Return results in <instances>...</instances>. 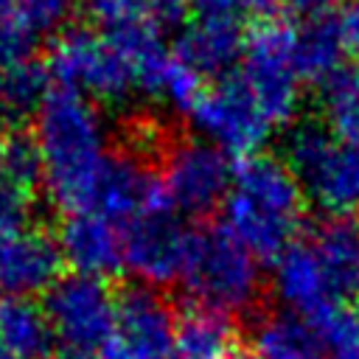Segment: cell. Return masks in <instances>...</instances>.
<instances>
[{
  "label": "cell",
  "instance_id": "cell-17",
  "mask_svg": "<svg viewBox=\"0 0 359 359\" xmlns=\"http://www.w3.org/2000/svg\"><path fill=\"white\" fill-rule=\"evenodd\" d=\"M45 309L25 297H0V348L17 359H45L53 345Z\"/></svg>",
  "mask_w": 359,
  "mask_h": 359
},
{
  "label": "cell",
  "instance_id": "cell-26",
  "mask_svg": "<svg viewBox=\"0 0 359 359\" xmlns=\"http://www.w3.org/2000/svg\"><path fill=\"white\" fill-rule=\"evenodd\" d=\"M280 6H286V0H194L191 8L196 17L205 20H222L230 25L244 28L247 22H266V17H272Z\"/></svg>",
  "mask_w": 359,
  "mask_h": 359
},
{
  "label": "cell",
  "instance_id": "cell-30",
  "mask_svg": "<svg viewBox=\"0 0 359 359\" xmlns=\"http://www.w3.org/2000/svg\"><path fill=\"white\" fill-rule=\"evenodd\" d=\"M337 25H339V36L345 48L359 53V0H348L342 6V11L337 14Z\"/></svg>",
  "mask_w": 359,
  "mask_h": 359
},
{
  "label": "cell",
  "instance_id": "cell-36",
  "mask_svg": "<svg viewBox=\"0 0 359 359\" xmlns=\"http://www.w3.org/2000/svg\"><path fill=\"white\" fill-rule=\"evenodd\" d=\"M62 359H84V356H62Z\"/></svg>",
  "mask_w": 359,
  "mask_h": 359
},
{
  "label": "cell",
  "instance_id": "cell-7",
  "mask_svg": "<svg viewBox=\"0 0 359 359\" xmlns=\"http://www.w3.org/2000/svg\"><path fill=\"white\" fill-rule=\"evenodd\" d=\"M188 118L202 140L213 143L227 157L241 160L255 157L278 132L238 73H227L208 84Z\"/></svg>",
  "mask_w": 359,
  "mask_h": 359
},
{
  "label": "cell",
  "instance_id": "cell-6",
  "mask_svg": "<svg viewBox=\"0 0 359 359\" xmlns=\"http://www.w3.org/2000/svg\"><path fill=\"white\" fill-rule=\"evenodd\" d=\"M252 90L264 112L280 129L300 107V65L294 53V25L292 22H261L255 25L241 50L236 70Z\"/></svg>",
  "mask_w": 359,
  "mask_h": 359
},
{
  "label": "cell",
  "instance_id": "cell-35",
  "mask_svg": "<svg viewBox=\"0 0 359 359\" xmlns=\"http://www.w3.org/2000/svg\"><path fill=\"white\" fill-rule=\"evenodd\" d=\"M0 359H17V356H11L8 351H3V348H0Z\"/></svg>",
  "mask_w": 359,
  "mask_h": 359
},
{
  "label": "cell",
  "instance_id": "cell-19",
  "mask_svg": "<svg viewBox=\"0 0 359 359\" xmlns=\"http://www.w3.org/2000/svg\"><path fill=\"white\" fill-rule=\"evenodd\" d=\"M236 334L227 317L191 306L174 325L177 359H230L236 353Z\"/></svg>",
  "mask_w": 359,
  "mask_h": 359
},
{
  "label": "cell",
  "instance_id": "cell-20",
  "mask_svg": "<svg viewBox=\"0 0 359 359\" xmlns=\"http://www.w3.org/2000/svg\"><path fill=\"white\" fill-rule=\"evenodd\" d=\"M258 359H331L311 325L294 314H269L255 328Z\"/></svg>",
  "mask_w": 359,
  "mask_h": 359
},
{
  "label": "cell",
  "instance_id": "cell-23",
  "mask_svg": "<svg viewBox=\"0 0 359 359\" xmlns=\"http://www.w3.org/2000/svg\"><path fill=\"white\" fill-rule=\"evenodd\" d=\"M317 334L323 351L331 359H359V311L345 306H334L306 320Z\"/></svg>",
  "mask_w": 359,
  "mask_h": 359
},
{
  "label": "cell",
  "instance_id": "cell-32",
  "mask_svg": "<svg viewBox=\"0 0 359 359\" xmlns=\"http://www.w3.org/2000/svg\"><path fill=\"white\" fill-rule=\"evenodd\" d=\"M14 17V0H0V25Z\"/></svg>",
  "mask_w": 359,
  "mask_h": 359
},
{
  "label": "cell",
  "instance_id": "cell-4",
  "mask_svg": "<svg viewBox=\"0 0 359 359\" xmlns=\"http://www.w3.org/2000/svg\"><path fill=\"white\" fill-rule=\"evenodd\" d=\"M286 165L303 194L331 216L359 210V140L339 137L325 123H303L286 140Z\"/></svg>",
  "mask_w": 359,
  "mask_h": 359
},
{
  "label": "cell",
  "instance_id": "cell-13",
  "mask_svg": "<svg viewBox=\"0 0 359 359\" xmlns=\"http://www.w3.org/2000/svg\"><path fill=\"white\" fill-rule=\"evenodd\" d=\"M62 252L53 236L39 227H22L0 236V297H25L45 292L59 280Z\"/></svg>",
  "mask_w": 359,
  "mask_h": 359
},
{
  "label": "cell",
  "instance_id": "cell-21",
  "mask_svg": "<svg viewBox=\"0 0 359 359\" xmlns=\"http://www.w3.org/2000/svg\"><path fill=\"white\" fill-rule=\"evenodd\" d=\"M320 107L331 132L348 140H359V59L339 67L323 84Z\"/></svg>",
  "mask_w": 359,
  "mask_h": 359
},
{
  "label": "cell",
  "instance_id": "cell-9",
  "mask_svg": "<svg viewBox=\"0 0 359 359\" xmlns=\"http://www.w3.org/2000/svg\"><path fill=\"white\" fill-rule=\"evenodd\" d=\"M233 174L230 157L202 137H185L168 146L157 171L168 208L185 216H205L224 205Z\"/></svg>",
  "mask_w": 359,
  "mask_h": 359
},
{
  "label": "cell",
  "instance_id": "cell-33",
  "mask_svg": "<svg viewBox=\"0 0 359 359\" xmlns=\"http://www.w3.org/2000/svg\"><path fill=\"white\" fill-rule=\"evenodd\" d=\"M230 359H258V353L255 351H236Z\"/></svg>",
  "mask_w": 359,
  "mask_h": 359
},
{
  "label": "cell",
  "instance_id": "cell-5",
  "mask_svg": "<svg viewBox=\"0 0 359 359\" xmlns=\"http://www.w3.org/2000/svg\"><path fill=\"white\" fill-rule=\"evenodd\" d=\"M48 76L56 79L59 87L90 101L118 104L135 93L118 39L93 28H67L53 39L48 53Z\"/></svg>",
  "mask_w": 359,
  "mask_h": 359
},
{
  "label": "cell",
  "instance_id": "cell-25",
  "mask_svg": "<svg viewBox=\"0 0 359 359\" xmlns=\"http://www.w3.org/2000/svg\"><path fill=\"white\" fill-rule=\"evenodd\" d=\"M0 180L11 182L17 188L31 191L36 182H42L39 154L31 137H8L0 143Z\"/></svg>",
  "mask_w": 359,
  "mask_h": 359
},
{
  "label": "cell",
  "instance_id": "cell-3",
  "mask_svg": "<svg viewBox=\"0 0 359 359\" xmlns=\"http://www.w3.org/2000/svg\"><path fill=\"white\" fill-rule=\"evenodd\" d=\"M180 286L196 309L230 320L250 311L261 294L258 258L247 252L224 227L194 230Z\"/></svg>",
  "mask_w": 359,
  "mask_h": 359
},
{
  "label": "cell",
  "instance_id": "cell-10",
  "mask_svg": "<svg viewBox=\"0 0 359 359\" xmlns=\"http://www.w3.org/2000/svg\"><path fill=\"white\" fill-rule=\"evenodd\" d=\"M191 233L168 205L151 208L123 224V266L149 289L180 280Z\"/></svg>",
  "mask_w": 359,
  "mask_h": 359
},
{
  "label": "cell",
  "instance_id": "cell-15",
  "mask_svg": "<svg viewBox=\"0 0 359 359\" xmlns=\"http://www.w3.org/2000/svg\"><path fill=\"white\" fill-rule=\"evenodd\" d=\"M244 39H247V34L238 25L194 17V22H188L185 31L180 34L174 53L185 65H191L202 79L205 76L222 79L241 62Z\"/></svg>",
  "mask_w": 359,
  "mask_h": 359
},
{
  "label": "cell",
  "instance_id": "cell-1",
  "mask_svg": "<svg viewBox=\"0 0 359 359\" xmlns=\"http://www.w3.org/2000/svg\"><path fill=\"white\" fill-rule=\"evenodd\" d=\"M31 140L39 154V185L48 199L65 216L95 210L115 157L109 126L98 104L65 87L50 90L34 112Z\"/></svg>",
  "mask_w": 359,
  "mask_h": 359
},
{
  "label": "cell",
  "instance_id": "cell-14",
  "mask_svg": "<svg viewBox=\"0 0 359 359\" xmlns=\"http://www.w3.org/2000/svg\"><path fill=\"white\" fill-rule=\"evenodd\" d=\"M56 244L62 264H67L76 275L107 278L123 266V224L101 213L65 216Z\"/></svg>",
  "mask_w": 359,
  "mask_h": 359
},
{
  "label": "cell",
  "instance_id": "cell-31",
  "mask_svg": "<svg viewBox=\"0 0 359 359\" xmlns=\"http://www.w3.org/2000/svg\"><path fill=\"white\" fill-rule=\"evenodd\" d=\"M194 0H149L151 6V20L154 22H177L185 17Z\"/></svg>",
  "mask_w": 359,
  "mask_h": 359
},
{
  "label": "cell",
  "instance_id": "cell-18",
  "mask_svg": "<svg viewBox=\"0 0 359 359\" xmlns=\"http://www.w3.org/2000/svg\"><path fill=\"white\" fill-rule=\"evenodd\" d=\"M294 25V53L303 81H328L342 67L345 42L339 36L337 17L323 14L311 20H297Z\"/></svg>",
  "mask_w": 359,
  "mask_h": 359
},
{
  "label": "cell",
  "instance_id": "cell-12",
  "mask_svg": "<svg viewBox=\"0 0 359 359\" xmlns=\"http://www.w3.org/2000/svg\"><path fill=\"white\" fill-rule=\"evenodd\" d=\"M272 292L294 317L311 320L325 309L345 306L311 241L303 236L272 261Z\"/></svg>",
  "mask_w": 359,
  "mask_h": 359
},
{
  "label": "cell",
  "instance_id": "cell-27",
  "mask_svg": "<svg viewBox=\"0 0 359 359\" xmlns=\"http://www.w3.org/2000/svg\"><path fill=\"white\" fill-rule=\"evenodd\" d=\"M84 8L107 34H118V31H126L143 22H154L149 0H84Z\"/></svg>",
  "mask_w": 359,
  "mask_h": 359
},
{
  "label": "cell",
  "instance_id": "cell-2",
  "mask_svg": "<svg viewBox=\"0 0 359 359\" xmlns=\"http://www.w3.org/2000/svg\"><path fill=\"white\" fill-rule=\"evenodd\" d=\"M222 210L224 230L247 252L275 261L300 238L306 194L286 160L255 154L236 168Z\"/></svg>",
  "mask_w": 359,
  "mask_h": 359
},
{
  "label": "cell",
  "instance_id": "cell-8",
  "mask_svg": "<svg viewBox=\"0 0 359 359\" xmlns=\"http://www.w3.org/2000/svg\"><path fill=\"white\" fill-rule=\"evenodd\" d=\"M45 317L50 323L53 339L70 351V356L104 353L118 328V294L104 278L65 275L45 297Z\"/></svg>",
  "mask_w": 359,
  "mask_h": 359
},
{
  "label": "cell",
  "instance_id": "cell-28",
  "mask_svg": "<svg viewBox=\"0 0 359 359\" xmlns=\"http://www.w3.org/2000/svg\"><path fill=\"white\" fill-rule=\"evenodd\" d=\"M31 227V191L0 180V236Z\"/></svg>",
  "mask_w": 359,
  "mask_h": 359
},
{
  "label": "cell",
  "instance_id": "cell-11",
  "mask_svg": "<svg viewBox=\"0 0 359 359\" xmlns=\"http://www.w3.org/2000/svg\"><path fill=\"white\" fill-rule=\"evenodd\" d=\"M174 325L168 303L149 286H135L118 297V328L104 359H177Z\"/></svg>",
  "mask_w": 359,
  "mask_h": 359
},
{
  "label": "cell",
  "instance_id": "cell-34",
  "mask_svg": "<svg viewBox=\"0 0 359 359\" xmlns=\"http://www.w3.org/2000/svg\"><path fill=\"white\" fill-rule=\"evenodd\" d=\"M8 118V112H6V107H3V101H0V123Z\"/></svg>",
  "mask_w": 359,
  "mask_h": 359
},
{
  "label": "cell",
  "instance_id": "cell-24",
  "mask_svg": "<svg viewBox=\"0 0 359 359\" xmlns=\"http://www.w3.org/2000/svg\"><path fill=\"white\" fill-rule=\"evenodd\" d=\"M84 0H14V20L36 39L42 34H65L81 11Z\"/></svg>",
  "mask_w": 359,
  "mask_h": 359
},
{
  "label": "cell",
  "instance_id": "cell-22",
  "mask_svg": "<svg viewBox=\"0 0 359 359\" xmlns=\"http://www.w3.org/2000/svg\"><path fill=\"white\" fill-rule=\"evenodd\" d=\"M48 93V67H39L34 59L20 62L17 67L0 76V101L8 115L36 112Z\"/></svg>",
  "mask_w": 359,
  "mask_h": 359
},
{
  "label": "cell",
  "instance_id": "cell-29",
  "mask_svg": "<svg viewBox=\"0 0 359 359\" xmlns=\"http://www.w3.org/2000/svg\"><path fill=\"white\" fill-rule=\"evenodd\" d=\"M31 45H34V36L14 17L8 22H3L0 25V76L8 73L11 67H17L20 62H28Z\"/></svg>",
  "mask_w": 359,
  "mask_h": 359
},
{
  "label": "cell",
  "instance_id": "cell-16",
  "mask_svg": "<svg viewBox=\"0 0 359 359\" xmlns=\"http://www.w3.org/2000/svg\"><path fill=\"white\" fill-rule=\"evenodd\" d=\"M320 261L325 264L342 303L359 294V224L345 216H331L306 233Z\"/></svg>",
  "mask_w": 359,
  "mask_h": 359
}]
</instances>
